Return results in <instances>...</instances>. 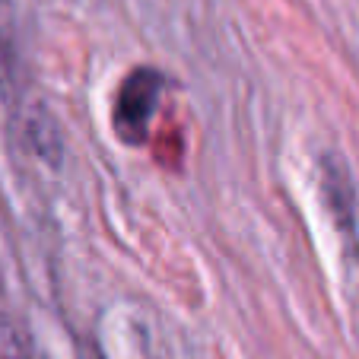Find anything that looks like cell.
<instances>
[{
    "label": "cell",
    "instance_id": "obj_1",
    "mask_svg": "<svg viewBox=\"0 0 359 359\" xmlns=\"http://www.w3.org/2000/svg\"><path fill=\"white\" fill-rule=\"evenodd\" d=\"M159 89H163V76H159L156 70H134V74L121 83L118 109H115V128L124 143L147 140L149 115L156 109Z\"/></svg>",
    "mask_w": 359,
    "mask_h": 359
},
{
    "label": "cell",
    "instance_id": "obj_2",
    "mask_svg": "<svg viewBox=\"0 0 359 359\" xmlns=\"http://www.w3.org/2000/svg\"><path fill=\"white\" fill-rule=\"evenodd\" d=\"M0 359H35L29 340L13 327H4L0 334Z\"/></svg>",
    "mask_w": 359,
    "mask_h": 359
}]
</instances>
